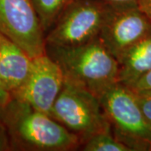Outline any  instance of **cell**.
<instances>
[{
  "label": "cell",
  "mask_w": 151,
  "mask_h": 151,
  "mask_svg": "<svg viewBox=\"0 0 151 151\" xmlns=\"http://www.w3.org/2000/svg\"><path fill=\"white\" fill-rule=\"evenodd\" d=\"M13 144L28 150L67 151L76 150L81 141L50 115L15 98L0 112Z\"/></svg>",
  "instance_id": "6da1fadb"
},
{
  "label": "cell",
  "mask_w": 151,
  "mask_h": 151,
  "mask_svg": "<svg viewBox=\"0 0 151 151\" xmlns=\"http://www.w3.org/2000/svg\"><path fill=\"white\" fill-rule=\"evenodd\" d=\"M45 52L60 65L65 80L98 98L119 82V61L98 37L71 47H45Z\"/></svg>",
  "instance_id": "7a4b0ae2"
},
{
  "label": "cell",
  "mask_w": 151,
  "mask_h": 151,
  "mask_svg": "<svg viewBox=\"0 0 151 151\" xmlns=\"http://www.w3.org/2000/svg\"><path fill=\"white\" fill-rule=\"evenodd\" d=\"M50 115L76 135L81 144L94 135L111 130L99 98L65 79Z\"/></svg>",
  "instance_id": "3957f363"
},
{
  "label": "cell",
  "mask_w": 151,
  "mask_h": 151,
  "mask_svg": "<svg viewBox=\"0 0 151 151\" xmlns=\"http://www.w3.org/2000/svg\"><path fill=\"white\" fill-rule=\"evenodd\" d=\"M108 9V4L92 0L70 2L45 37V47H71L97 38Z\"/></svg>",
  "instance_id": "277c9868"
},
{
  "label": "cell",
  "mask_w": 151,
  "mask_h": 151,
  "mask_svg": "<svg viewBox=\"0 0 151 151\" xmlns=\"http://www.w3.org/2000/svg\"><path fill=\"white\" fill-rule=\"evenodd\" d=\"M108 121L125 139L151 144V125L146 120L134 92L117 82L99 97Z\"/></svg>",
  "instance_id": "5b68a950"
},
{
  "label": "cell",
  "mask_w": 151,
  "mask_h": 151,
  "mask_svg": "<svg viewBox=\"0 0 151 151\" xmlns=\"http://www.w3.org/2000/svg\"><path fill=\"white\" fill-rule=\"evenodd\" d=\"M0 33L32 58L45 53V33L31 0H0Z\"/></svg>",
  "instance_id": "8992f818"
},
{
  "label": "cell",
  "mask_w": 151,
  "mask_h": 151,
  "mask_svg": "<svg viewBox=\"0 0 151 151\" xmlns=\"http://www.w3.org/2000/svg\"><path fill=\"white\" fill-rule=\"evenodd\" d=\"M151 34V21L137 4L110 6L98 38L118 60L125 50Z\"/></svg>",
  "instance_id": "52a82bcc"
},
{
  "label": "cell",
  "mask_w": 151,
  "mask_h": 151,
  "mask_svg": "<svg viewBox=\"0 0 151 151\" xmlns=\"http://www.w3.org/2000/svg\"><path fill=\"white\" fill-rule=\"evenodd\" d=\"M64 81L60 65L45 52L33 58L27 80L12 97L50 115Z\"/></svg>",
  "instance_id": "ba28073f"
},
{
  "label": "cell",
  "mask_w": 151,
  "mask_h": 151,
  "mask_svg": "<svg viewBox=\"0 0 151 151\" xmlns=\"http://www.w3.org/2000/svg\"><path fill=\"white\" fill-rule=\"evenodd\" d=\"M32 64L24 50L0 33V81L11 96L26 81Z\"/></svg>",
  "instance_id": "9c48e42d"
},
{
  "label": "cell",
  "mask_w": 151,
  "mask_h": 151,
  "mask_svg": "<svg viewBox=\"0 0 151 151\" xmlns=\"http://www.w3.org/2000/svg\"><path fill=\"white\" fill-rule=\"evenodd\" d=\"M118 61L119 82L131 87L151 70V34L125 50Z\"/></svg>",
  "instance_id": "30bf717a"
},
{
  "label": "cell",
  "mask_w": 151,
  "mask_h": 151,
  "mask_svg": "<svg viewBox=\"0 0 151 151\" xmlns=\"http://www.w3.org/2000/svg\"><path fill=\"white\" fill-rule=\"evenodd\" d=\"M44 33L49 31L70 0H31Z\"/></svg>",
  "instance_id": "8fae6325"
},
{
  "label": "cell",
  "mask_w": 151,
  "mask_h": 151,
  "mask_svg": "<svg viewBox=\"0 0 151 151\" xmlns=\"http://www.w3.org/2000/svg\"><path fill=\"white\" fill-rule=\"evenodd\" d=\"M82 150L85 151H129L132 149L117 137H113L111 132L94 135L82 144Z\"/></svg>",
  "instance_id": "7c38bea8"
},
{
  "label": "cell",
  "mask_w": 151,
  "mask_h": 151,
  "mask_svg": "<svg viewBox=\"0 0 151 151\" xmlns=\"http://www.w3.org/2000/svg\"><path fill=\"white\" fill-rule=\"evenodd\" d=\"M134 91V90H133ZM146 120L151 125V91H134Z\"/></svg>",
  "instance_id": "4fadbf2b"
},
{
  "label": "cell",
  "mask_w": 151,
  "mask_h": 151,
  "mask_svg": "<svg viewBox=\"0 0 151 151\" xmlns=\"http://www.w3.org/2000/svg\"><path fill=\"white\" fill-rule=\"evenodd\" d=\"M10 139L5 125L0 119V151L11 150Z\"/></svg>",
  "instance_id": "5bb4252c"
},
{
  "label": "cell",
  "mask_w": 151,
  "mask_h": 151,
  "mask_svg": "<svg viewBox=\"0 0 151 151\" xmlns=\"http://www.w3.org/2000/svg\"><path fill=\"white\" fill-rule=\"evenodd\" d=\"M130 88L134 91H140V90L151 91V70L140 77Z\"/></svg>",
  "instance_id": "9a60e30c"
},
{
  "label": "cell",
  "mask_w": 151,
  "mask_h": 151,
  "mask_svg": "<svg viewBox=\"0 0 151 151\" xmlns=\"http://www.w3.org/2000/svg\"><path fill=\"white\" fill-rule=\"evenodd\" d=\"M137 7L151 21V0H138Z\"/></svg>",
  "instance_id": "2e32d148"
},
{
  "label": "cell",
  "mask_w": 151,
  "mask_h": 151,
  "mask_svg": "<svg viewBox=\"0 0 151 151\" xmlns=\"http://www.w3.org/2000/svg\"><path fill=\"white\" fill-rule=\"evenodd\" d=\"M12 99L10 93L6 91L0 81V112L5 108Z\"/></svg>",
  "instance_id": "e0dca14e"
},
{
  "label": "cell",
  "mask_w": 151,
  "mask_h": 151,
  "mask_svg": "<svg viewBox=\"0 0 151 151\" xmlns=\"http://www.w3.org/2000/svg\"><path fill=\"white\" fill-rule=\"evenodd\" d=\"M110 6H127L137 4L138 0H102Z\"/></svg>",
  "instance_id": "ac0fdd59"
},
{
  "label": "cell",
  "mask_w": 151,
  "mask_h": 151,
  "mask_svg": "<svg viewBox=\"0 0 151 151\" xmlns=\"http://www.w3.org/2000/svg\"><path fill=\"white\" fill-rule=\"evenodd\" d=\"M150 148H151V144H150ZM150 150H151V149H150Z\"/></svg>",
  "instance_id": "d6986e66"
}]
</instances>
